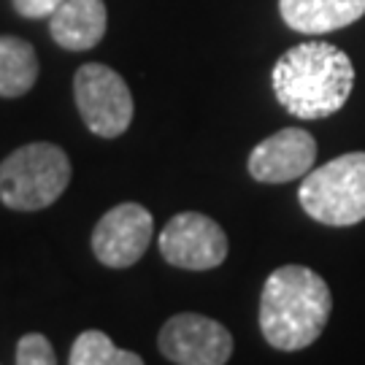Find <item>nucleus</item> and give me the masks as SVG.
<instances>
[{
	"mask_svg": "<svg viewBox=\"0 0 365 365\" xmlns=\"http://www.w3.org/2000/svg\"><path fill=\"white\" fill-rule=\"evenodd\" d=\"M300 209L327 227L365 220V152H349L312 168L298 190Z\"/></svg>",
	"mask_w": 365,
	"mask_h": 365,
	"instance_id": "20e7f679",
	"label": "nucleus"
},
{
	"mask_svg": "<svg viewBox=\"0 0 365 365\" xmlns=\"http://www.w3.org/2000/svg\"><path fill=\"white\" fill-rule=\"evenodd\" d=\"M73 98L84 125L101 138H119L133 122V95L125 78L103 63H87L73 76Z\"/></svg>",
	"mask_w": 365,
	"mask_h": 365,
	"instance_id": "39448f33",
	"label": "nucleus"
},
{
	"mask_svg": "<svg viewBox=\"0 0 365 365\" xmlns=\"http://www.w3.org/2000/svg\"><path fill=\"white\" fill-rule=\"evenodd\" d=\"M163 257L184 271H211L220 268L227 257V235L217 222L197 214L182 211L170 217L160 233Z\"/></svg>",
	"mask_w": 365,
	"mask_h": 365,
	"instance_id": "0eeeda50",
	"label": "nucleus"
},
{
	"mask_svg": "<svg viewBox=\"0 0 365 365\" xmlns=\"http://www.w3.org/2000/svg\"><path fill=\"white\" fill-rule=\"evenodd\" d=\"M155 233V220L141 203H119L106 211L92 230V252L106 268H130L144 257Z\"/></svg>",
	"mask_w": 365,
	"mask_h": 365,
	"instance_id": "6e6552de",
	"label": "nucleus"
},
{
	"mask_svg": "<svg viewBox=\"0 0 365 365\" xmlns=\"http://www.w3.org/2000/svg\"><path fill=\"white\" fill-rule=\"evenodd\" d=\"M279 14L292 30L322 36L357 22L365 14V0H279Z\"/></svg>",
	"mask_w": 365,
	"mask_h": 365,
	"instance_id": "9b49d317",
	"label": "nucleus"
},
{
	"mask_svg": "<svg viewBox=\"0 0 365 365\" xmlns=\"http://www.w3.org/2000/svg\"><path fill=\"white\" fill-rule=\"evenodd\" d=\"M71 182V160L57 144L38 141L14 149L0 163V200L14 211L49 209Z\"/></svg>",
	"mask_w": 365,
	"mask_h": 365,
	"instance_id": "7ed1b4c3",
	"label": "nucleus"
},
{
	"mask_svg": "<svg viewBox=\"0 0 365 365\" xmlns=\"http://www.w3.org/2000/svg\"><path fill=\"white\" fill-rule=\"evenodd\" d=\"M157 346L165 360L179 365H222L233 354L230 330L203 314H176L160 327Z\"/></svg>",
	"mask_w": 365,
	"mask_h": 365,
	"instance_id": "423d86ee",
	"label": "nucleus"
},
{
	"mask_svg": "<svg viewBox=\"0 0 365 365\" xmlns=\"http://www.w3.org/2000/svg\"><path fill=\"white\" fill-rule=\"evenodd\" d=\"M276 101L292 117L322 119L344 108L354 87L349 54L325 41L298 43L276 60L271 73Z\"/></svg>",
	"mask_w": 365,
	"mask_h": 365,
	"instance_id": "f257e3e1",
	"label": "nucleus"
},
{
	"mask_svg": "<svg viewBox=\"0 0 365 365\" xmlns=\"http://www.w3.org/2000/svg\"><path fill=\"white\" fill-rule=\"evenodd\" d=\"M63 3L66 0H14V9L27 19H43V16H52Z\"/></svg>",
	"mask_w": 365,
	"mask_h": 365,
	"instance_id": "2eb2a0df",
	"label": "nucleus"
},
{
	"mask_svg": "<svg viewBox=\"0 0 365 365\" xmlns=\"http://www.w3.org/2000/svg\"><path fill=\"white\" fill-rule=\"evenodd\" d=\"M38 78V57L25 38L0 36V98H19Z\"/></svg>",
	"mask_w": 365,
	"mask_h": 365,
	"instance_id": "f8f14e48",
	"label": "nucleus"
},
{
	"mask_svg": "<svg viewBox=\"0 0 365 365\" xmlns=\"http://www.w3.org/2000/svg\"><path fill=\"white\" fill-rule=\"evenodd\" d=\"M71 365H141L144 357L128 349H117L103 330H84L71 346Z\"/></svg>",
	"mask_w": 365,
	"mask_h": 365,
	"instance_id": "ddd939ff",
	"label": "nucleus"
},
{
	"mask_svg": "<svg viewBox=\"0 0 365 365\" xmlns=\"http://www.w3.org/2000/svg\"><path fill=\"white\" fill-rule=\"evenodd\" d=\"M314 160H317V141L312 133L300 128H284L255 146L247 165L255 182L287 184L303 179L314 168Z\"/></svg>",
	"mask_w": 365,
	"mask_h": 365,
	"instance_id": "1a4fd4ad",
	"label": "nucleus"
},
{
	"mask_svg": "<svg viewBox=\"0 0 365 365\" xmlns=\"http://www.w3.org/2000/svg\"><path fill=\"white\" fill-rule=\"evenodd\" d=\"M108 27L103 0H66L49 16V33L57 46L68 52H87L98 46Z\"/></svg>",
	"mask_w": 365,
	"mask_h": 365,
	"instance_id": "9d476101",
	"label": "nucleus"
},
{
	"mask_svg": "<svg viewBox=\"0 0 365 365\" xmlns=\"http://www.w3.org/2000/svg\"><path fill=\"white\" fill-rule=\"evenodd\" d=\"M19 365H54L57 352H54L52 341L43 333H25L16 344V357Z\"/></svg>",
	"mask_w": 365,
	"mask_h": 365,
	"instance_id": "4468645a",
	"label": "nucleus"
},
{
	"mask_svg": "<svg viewBox=\"0 0 365 365\" xmlns=\"http://www.w3.org/2000/svg\"><path fill=\"white\" fill-rule=\"evenodd\" d=\"M333 312L327 282L306 265H282L265 279L260 295V330L282 352H298L322 336Z\"/></svg>",
	"mask_w": 365,
	"mask_h": 365,
	"instance_id": "f03ea898",
	"label": "nucleus"
}]
</instances>
